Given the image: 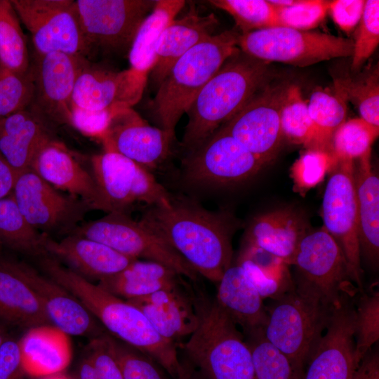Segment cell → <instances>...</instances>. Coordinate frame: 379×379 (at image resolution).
<instances>
[{
  "label": "cell",
  "mask_w": 379,
  "mask_h": 379,
  "mask_svg": "<svg viewBox=\"0 0 379 379\" xmlns=\"http://www.w3.org/2000/svg\"><path fill=\"white\" fill-rule=\"evenodd\" d=\"M40 265L114 336L152 357L173 379L178 378L182 365L177 345L162 338L138 307L65 267L53 257L43 256Z\"/></svg>",
  "instance_id": "obj_2"
},
{
  "label": "cell",
  "mask_w": 379,
  "mask_h": 379,
  "mask_svg": "<svg viewBox=\"0 0 379 379\" xmlns=\"http://www.w3.org/2000/svg\"><path fill=\"white\" fill-rule=\"evenodd\" d=\"M352 379H379V352L371 348L360 361Z\"/></svg>",
  "instance_id": "obj_53"
},
{
  "label": "cell",
  "mask_w": 379,
  "mask_h": 379,
  "mask_svg": "<svg viewBox=\"0 0 379 379\" xmlns=\"http://www.w3.org/2000/svg\"><path fill=\"white\" fill-rule=\"evenodd\" d=\"M237 46L253 58L298 67L352 56L353 52V40L350 39L286 27L241 34Z\"/></svg>",
  "instance_id": "obj_7"
},
{
  "label": "cell",
  "mask_w": 379,
  "mask_h": 379,
  "mask_svg": "<svg viewBox=\"0 0 379 379\" xmlns=\"http://www.w3.org/2000/svg\"><path fill=\"white\" fill-rule=\"evenodd\" d=\"M355 295L346 294L332 313L326 332L311 352L303 379H352L355 358Z\"/></svg>",
  "instance_id": "obj_18"
},
{
  "label": "cell",
  "mask_w": 379,
  "mask_h": 379,
  "mask_svg": "<svg viewBox=\"0 0 379 379\" xmlns=\"http://www.w3.org/2000/svg\"><path fill=\"white\" fill-rule=\"evenodd\" d=\"M215 301L248 336L263 333L267 321V308L242 267L232 263L219 281Z\"/></svg>",
  "instance_id": "obj_27"
},
{
  "label": "cell",
  "mask_w": 379,
  "mask_h": 379,
  "mask_svg": "<svg viewBox=\"0 0 379 379\" xmlns=\"http://www.w3.org/2000/svg\"><path fill=\"white\" fill-rule=\"evenodd\" d=\"M267 63L239 51L223 64L185 112L188 121L181 145L187 153L233 118L266 84Z\"/></svg>",
  "instance_id": "obj_3"
},
{
  "label": "cell",
  "mask_w": 379,
  "mask_h": 379,
  "mask_svg": "<svg viewBox=\"0 0 379 379\" xmlns=\"http://www.w3.org/2000/svg\"><path fill=\"white\" fill-rule=\"evenodd\" d=\"M182 369L178 379H206L188 362H182Z\"/></svg>",
  "instance_id": "obj_56"
},
{
  "label": "cell",
  "mask_w": 379,
  "mask_h": 379,
  "mask_svg": "<svg viewBox=\"0 0 379 379\" xmlns=\"http://www.w3.org/2000/svg\"><path fill=\"white\" fill-rule=\"evenodd\" d=\"M335 161L332 154L328 151L309 149L292 166L294 188L302 194L316 186L324 179L326 173L331 169Z\"/></svg>",
  "instance_id": "obj_46"
},
{
  "label": "cell",
  "mask_w": 379,
  "mask_h": 379,
  "mask_svg": "<svg viewBox=\"0 0 379 379\" xmlns=\"http://www.w3.org/2000/svg\"><path fill=\"white\" fill-rule=\"evenodd\" d=\"M1 245H2V244H1V241H0V249H1Z\"/></svg>",
  "instance_id": "obj_59"
},
{
  "label": "cell",
  "mask_w": 379,
  "mask_h": 379,
  "mask_svg": "<svg viewBox=\"0 0 379 379\" xmlns=\"http://www.w3.org/2000/svg\"><path fill=\"white\" fill-rule=\"evenodd\" d=\"M34 86L29 71L21 74L0 64V119L27 109L34 96Z\"/></svg>",
  "instance_id": "obj_44"
},
{
  "label": "cell",
  "mask_w": 379,
  "mask_h": 379,
  "mask_svg": "<svg viewBox=\"0 0 379 379\" xmlns=\"http://www.w3.org/2000/svg\"><path fill=\"white\" fill-rule=\"evenodd\" d=\"M185 4L183 0H157L141 22L129 49L131 68L147 74L155 64V49L166 27Z\"/></svg>",
  "instance_id": "obj_34"
},
{
  "label": "cell",
  "mask_w": 379,
  "mask_h": 379,
  "mask_svg": "<svg viewBox=\"0 0 379 379\" xmlns=\"http://www.w3.org/2000/svg\"><path fill=\"white\" fill-rule=\"evenodd\" d=\"M77 377V379H96L93 361L87 352L79 366Z\"/></svg>",
  "instance_id": "obj_55"
},
{
  "label": "cell",
  "mask_w": 379,
  "mask_h": 379,
  "mask_svg": "<svg viewBox=\"0 0 379 379\" xmlns=\"http://www.w3.org/2000/svg\"><path fill=\"white\" fill-rule=\"evenodd\" d=\"M329 1L297 0L288 6H274L280 27L310 30L318 26L328 11Z\"/></svg>",
  "instance_id": "obj_48"
},
{
  "label": "cell",
  "mask_w": 379,
  "mask_h": 379,
  "mask_svg": "<svg viewBox=\"0 0 379 379\" xmlns=\"http://www.w3.org/2000/svg\"><path fill=\"white\" fill-rule=\"evenodd\" d=\"M18 266L53 326L67 335L93 339L104 334L96 319L69 291L24 262L18 261Z\"/></svg>",
  "instance_id": "obj_21"
},
{
  "label": "cell",
  "mask_w": 379,
  "mask_h": 379,
  "mask_svg": "<svg viewBox=\"0 0 379 379\" xmlns=\"http://www.w3.org/2000/svg\"><path fill=\"white\" fill-rule=\"evenodd\" d=\"M235 262L262 299H278L294 288L288 265L261 249L242 245Z\"/></svg>",
  "instance_id": "obj_33"
},
{
  "label": "cell",
  "mask_w": 379,
  "mask_h": 379,
  "mask_svg": "<svg viewBox=\"0 0 379 379\" xmlns=\"http://www.w3.org/2000/svg\"><path fill=\"white\" fill-rule=\"evenodd\" d=\"M147 75L131 67L120 72L92 67L87 62L77 77L72 105L90 110L132 108L142 97Z\"/></svg>",
  "instance_id": "obj_19"
},
{
  "label": "cell",
  "mask_w": 379,
  "mask_h": 379,
  "mask_svg": "<svg viewBox=\"0 0 379 379\" xmlns=\"http://www.w3.org/2000/svg\"><path fill=\"white\" fill-rule=\"evenodd\" d=\"M44 234L34 229L23 216L12 194L0 199V241L30 255L44 256Z\"/></svg>",
  "instance_id": "obj_36"
},
{
  "label": "cell",
  "mask_w": 379,
  "mask_h": 379,
  "mask_svg": "<svg viewBox=\"0 0 379 379\" xmlns=\"http://www.w3.org/2000/svg\"><path fill=\"white\" fill-rule=\"evenodd\" d=\"M17 175L0 157V199L12 194Z\"/></svg>",
  "instance_id": "obj_54"
},
{
  "label": "cell",
  "mask_w": 379,
  "mask_h": 379,
  "mask_svg": "<svg viewBox=\"0 0 379 379\" xmlns=\"http://www.w3.org/2000/svg\"><path fill=\"white\" fill-rule=\"evenodd\" d=\"M120 111L90 110L72 105L69 124L86 136L101 140L113 117Z\"/></svg>",
  "instance_id": "obj_49"
},
{
  "label": "cell",
  "mask_w": 379,
  "mask_h": 379,
  "mask_svg": "<svg viewBox=\"0 0 379 379\" xmlns=\"http://www.w3.org/2000/svg\"><path fill=\"white\" fill-rule=\"evenodd\" d=\"M110 343L124 379H166L157 361L147 354L112 337Z\"/></svg>",
  "instance_id": "obj_47"
},
{
  "label": "cell",
  "mask_w": 379,
  "mask_h": 379,
  "mask_svg": "<svg viewBox=\"0 0 379 379\" xmlns=\"http://www.w3.org/2000/svg\"><path fill=\"white\" fill-rule=\"evenodd\" d=\"M0 64L21 74L30 67L25 36L10 0H0Z\"/></svg>",
  "instance_id": "obj_37"
},
{
  "label": "cell",
  "mask_w": 379,
  "mask_h": 379,
  "mask_svg": "<svg viewBox=\"0 0 379 379\" xmlns=\"http://www.w3.org/2000/svg\"><path fill=\"white\" fill-rule=\"evenodd\" d=\"M71 234L102 243L133 259L161 263L192 281L197 279V272L175 249L127 213H107L75 227Z\"/></svg>",
  "instance_id": "obj_8"
},
{
  "label": "cell",
  "mask_w": 379,
  "mask_h": 379,
  "mask_svg": "<svg viewBox=\"0 0 379 379\" xmlns=\"http://www.w3.org/2000/svg\"><path fill=\"white\" fill-rule=\"evenodd\" d=\"M199 324L180 345L206 379H256L251 353L235 323L217 303L198 300Z\"/></svg>",
  "instance_id": "obj_5"
},
{
  "label": "cell",
  "mask_w": 379,
  "mask_h": 379,
  "mask_svg": "<svg viewBox=\"0 0 379 379\" xmlns=\"http://www.w3.org/2000/svg\"><path fill=\"white\" fill-rule=\"evenodd\" d=\"M92 175L104 211L126 213L135 203L169 206L172 197L147 168L109 150L92 157Z\"/></svg>",
  "instance_id": "obj_9"
},
{
  "label": "cell",
  "mask_w": 379,
  "mask_h": 379,
  "mask_svg": "<svg viewBox=\"0 0 379 379\" xmlns=\"http://www.w3.org/2000/svg\"><path fill=\"white\" fill-rule=\"evenodd\" d=\"M51 138L49 125L27 108L0 119V157L17 175L30 168L39 149Z\"/></svg>",
  "instance_id": "obj_26"
},
{
  "label": "cell",
  "mask_w": 379,
  "mask_h": 379,
  "mask_svg": "<svg viewBox=\"0 0 379 379\" xmlns=\"http://www.w3.org/2000/svg\"><path fill=\"white\" fill-rule=\"evenodd\" d=\"M11 194L29 225L46 234L71 232L91 210L82 200L61 194L30 168L18 175Z\"/></svg>",
  "instance_id": "obj_16"
},
{
  "label": "cell",
  "mask_w": 379,
  "mask_h": 379,
  "mask_svg": "<svg viewBox=\"0 0 379 379\" xmlns=\"http://www.w3.org/2000/svg\"><path fill=\"white\" fill-rule=\"evenodd\" d=\"M231 135L218 129L183 159L185 178L199 185H225L246 180L264 166Z\"/></svg>",
  "instance_id": "obj_15"
},
{
  "label": "cell",
  "mask_w": 379,
  "mask_h": 379,
  "mask_svg": "<svg viewBox=\"0 0 379 379\" xmlns=\"http://www.w3.org/2000/svg\"><path fill=\"white\" fill-rule=\"evenodd\" d=\"M156 1L77 0L75 4L89 52L130 48L135 34Z\"/></svg>",
  "instance_id": "obj_13"
},
{
  "label": "cell",
  "mask_w": 379,
  "mask_h": 379,
  "mask_svg": "<svg viewBox=\"0 0 379 379\" xmlns=\"http://www.w3.org/2000/svg\"><path fill=\"white\" fill-rule=\"evenodd\" d=\"M40 379H69L65 375L60 373L50 375L44 377L40 378Z\"/></svg>",
  "instance_id": "obj_57"
},
{
  "label": "cell",
  "mask_w": 379,
  "mask_h": 379,
  "mask_svg": "<svg viewBox=\"0 0 379 379\" xmlns=\"http://www.w3.org/2000/svg\"><path fill=\"white\" fill-rule=\"evenodd\" d=\"M364 0L329 1L328 11L336 25L346 33L359 24L364 8Z\"/></svg>",
  "instance_id": "obj_52"
},
{
  "label": "cell",
  "mask_w": 379,
  "mask_h": 379,
  "mask_svg": "<svg viewBox=\"0 0 379 379\" xmlns=\"http://www.w3.org/2000/svg\"><path fill=\"white\" fill-rule=\"evenodd\" d=\"M83 56L63 53L36 55L29 67L34 91L27 107L49 124H69L77 77L87 63Z\"/></svg>",
  "instance_id": "obj_17"
},
{
  "label": "cell",
  "mask_w": 379,
  "mask_h": 379,
  "mask_svg": "<svg viewBox=\"0 0 379 379\" xmlns=\"http://www.w3.org/2000/svg\"><path fill=\"white\" fill-rule=\"evenodd\" d=\"M18 342L27 375L41 378L60 373L70 363L67 335L53 325L29 328Z\"/></svg>",
  "instance_id": "obj_31"
},
{
  "label": "cell",
  "mask_w": 379,
  "mask_h": 379,
  "mask_svg": "<svg viewBox=\"0 0 379 379\" xmlns=\"http://www.w3.org/2000/svg\"><path fill=\"white\" fill-rule=\"evenodd\" d=\"M256 379H303L288 358L271 344L263 333L248 336Z\"/></svg>",
  "instance_id": "obj_41"
},
{
  "label": "cell",
  "mask_w": 379,
  "mask_h": 379,
  "mask_svg": "<svg viewBox=\"0 0 379 379\" xmlns=\"http://www.w3.org/2000/svg\"><path fill=\"white\" fill-rule=\"evenodd\" d=\"M280 123L283 136L293 143L314 149L315 133L307 102L297 85L290 84L286 88L280 111Z\"/></svg>",
  "instance_id": "obj_38"
},
{
  "label": "cell",
  "mask_w": 379,
  "mask_h": 379,
  "mask_svg": "<svg viewBox=\"0 0 379 379\" xmlns=\"http://www.w3.org/2000/svg\"><path fill=\"white\" fill-rule=\"evenodd\" d=\"M359 26L353 41L351 69L359 70L379 44V1H365Z\"/></svg>",
  "instance_id": "obj_45"
},
{
  "label": "cell",
  "mask_w": 379,
  "mask_h": 379,
  "mask_svg": "<svg viewBox=\"0 0 379 379\" xmlns=\"http://www.w3.org/2000/svg\"><path fill=\"white\" fill-rule=\"evenodd\" d=\"M310 230L302 212L291 207L279 208L255 217L242 245L261 249L290 265L300 240Z\"/></svg>",
  "instance_id": "obj_24"
},
{
  "label": "cell",
  "mask_w": 379,
  "mask_h": 379,
  "mask_svg": "<svg viewBox=\"0 0 379 379\" xmlns=\"http://www.w3.org/2000/svg\"><path fill=\"white\" fill-rule=\"evenodd\" d=\"M379 74L378 67L357 79L341 78L334 81V89L351 101L361 118L379 126Z\"/></svg>",
  "instance_id": "obj_40"
},
{
  "label": "cell",
  "mask_w": 379,
  "mask_h": 379,
  "mask_svg": "<svg viewBox=\"0 0 379 379\" xmlns=\"http://www.w3.org/2000/svg\"><path fill=\"white\" fill-rule=\"evenodd\" d=\"M43 247L46 255L65 262L70 270L89 281H99L114 275L136 260L102 243L74 234L58 241L44 234Z\"/></svg>",
  "instance_id": "obj_23"
},
{
  "label": "cell",
  "mask_w": 379,
  "mask_h": 379,
  "mask_svg": "<svg viewBox=\"0 0 379 379\" xmlns=\"http://www.w3.org/2000/svg\"><path fill=\"white\" fill-rule=\"evenodd\" d=\"M30 169L56 190L82 200L91 210L104 211L92 173L79 164L63 143L53 138L45 142L37 151Z\"/></svg>",
  "instance_id": "obj_22"
},
{
  "label": "cell",
  "mask_w": 379,
  "mask_h": 379,
  "mask_svg": "<svg viewBox=\"0 0 379 379\" xmlns=\"http://www.w3.org/2000/svg\"><path fill=\"white\" fill-rule=\"evenodd\" d=\"M7 337L6 331L0 326V346Z\"/></svg>",
  "instance_id": "obj_58"
},
{
  "label": "cell",
  "mask_w": 379,
  "mask_h": 379,
  "mask_svg": "<svg viewBox=\"0 0 379 379\" xmlns=\"http://www.w3.org/2000/svg\"><path fill=\"white\" fill-rule=\"evenodd\" d=\"M96 374V379H124L112 349L110 336L103 334L94 338L87 347Z\"/></svg>",
  "instance_id": "obj_50"
},
{
  "label": "cell",
  "mask_w": 379,
  "mask_h": 379,
  "mask_svg": "<svg viewBox=\"0 0 379 379\" xmlns=\"http://www.w3.org/2000/svg\"><path fill=\"white\" fill-rule=\"evenodd\" d=\"M173 138L128 108L113 117L100 141L104 150L117 152L149 170L167 158Z\"/></svg>",
  "instance_id": "obj_20"
},
{
  "label": "cell",
  "mask_w": 379,
  "mask_h": 379,
  "mask_svg": "<svg viewBox=\"0 0 379 379\" xmlns=\"http://www.w3.org/2000/svg\"><path fill=\"white\" fill-rule=\"evenodd\" d=\"M354 161L337 160L331 168L322 201L323 228L340 246L351 279L362 291L361 253L358 239Z\"/></svg>",
  "instance_id": "obj_12"
},
{
  "label": "cell",
  "mask_w": 379,
  "mask_h": 379,
  "mask_svg": "<svg viewBox=\"0 0 379 379\" xmlns=\"http://www.w3.org/2000/svg\"><path fill=\"white\" fill-rule=\"evenodd\" d=\"M287 86L266 84L241 110L218 128L265 164L274 158L283 138L280 111Z\"/></svg>",
  "instance_id": "obj_14"
},
{
  "label": "cell",
  "mask_w": 379,
  "mask_h": 379,
  "mask_svg": "<svg viewBox=\"0 0 379 379\" xmlns=\"http://www.w3.org/2000/svg\"><path fill=\"white\" fill-rule=\"evenodd\" d=\"M208 2L232 15L242 34L280 27L276 9L269 1L212 0Z\"/></svg>",
  "instance_id": "obj_43"
},
{
  "label": "cell",
  "mask_w": 379,
  "mask_h": 379,
  "mask_svg": "<svg viewBox=\"0 0 379 379\" xmlns=\"http://www.w3.org/2000/svg\"><path fill=\"white\" fill-rule=\"evenodd\" d=\"M266 308L265 338L288 358L303 377L308 357L335 307L311 288L294 281L292 290L273 300Z\"/></svg>",
  "instance_id": "obj_6"
},
{
  "label": "cell",
  "mask_w": 379,
  "mask_h": 379,
  "mask_svg": "<svg viewBox=\"0 0 379 379\" xmlns=\"http://www.w3.org/2000/svg\"><path fill=\"white\" fill-rule=\"evenodd\" d=\"M371 151L357 159L354 182L360 253L374 268L379 259V178L371 163Z\"/></svg>",
  "instance_id": "obj_29"
},
{
  "label": "cell",
  "mask_w": 379,
  "mask_h": 379,
  "mask_svg": "<svg viewBox=\"0 0 379 379\" xmlns=\"http://www.w3.org/2000/svg\"><path fill=\"white\" fill-rule=\"evenodd\" d=\"M347 100L340 93L317 88L307 102L310 117L315 133L314 149L331 152L335 131L345 121Z\"/></svg>",
  "instance_id": "obj_35"
},
{
  "label": "cell",
  "mask_w": 379,
  "mask_h": 379,
  "mask_svg": "<svg viewBox=\"0 0 379 379\" xmlns=\"http://www.w3.org/2000/svg\"><path fill=\"white\" fill-rule=\"evenodd\" d=\"M378 134L379 126L361 118L345 121L333 134L331 153L336 161H354L371 151Z\"/></svg>",
  "instance_id": "obj_39"
},
{
  "label": "cell",
  "mask_w": 379,
  "mask_h": 379,
  "mask_svg": "<svg viewBox=\"0 0 379 379\" xmlns=\"http://www.w3.org/2000/svg\"><path fill=\"white\" fill-rule=\"evenodd\" d=\"M217 25L213 14L201 15L194 8L183 17L174 19L164 29L155 49L152 81L159 86L168 72L183 55L213 35Z\"/></svg>",
  "instance_id": "obj_28"
},
{
  "label": "cell",
  "mask_w": 379,
  "mask_h": 379,
  "mask_svg": "<svg viewBox=\"0 0 379 379\" xmlns=\"http://www.w3.org/2000/svg\"><path fill=\"white\" fill-rule=\"evenodd\" d=\"M355 358L360 363L366 352L379 339L378 290L358 291L354 298Z\"/></svg>",
  "instance_id": "obj_42"
},
{
  "label": "cell",
  "mask_w": 379,
  "mask_h": 379,
  "mask_svg": "<svg viewBox=\"0 0 379 379\" xmlns=\"http://www.w3.org/2000/svg\"><path fill=\"white\" fill-rule=\"evenodd\" d=\"M126 300L145 314L162 338L175 344L188 338L198 326V300L185 293L180 284Z\"/></svg>",
  "instance_id": "obj_25"
},
{
  "label": "cell",
  "mask_w": 379,
  "mask_h": 379,
  "mask_svg": "<svg viewBox=\"0 0 379 379\" xmlns=\"http://www.w3.org/2000/svg\"><path fill=\"white\" fill-rule=\"evenodd\" d=\"M0 317L29 328L52 325L15 260L0 259Z\"/></svg>",
  "instance_id": "obj_30"
},
{
  "label": "cell",
  "mask_w": 379,
  "mask_h": 379,
  "mask_svg": "<svg viewBox=\"0 0 379 379\" xmlns=\"http://www.w3.org/2000/svg\"><path fill=\"white\" fill-rule=\"evenodd\" d=\"M29 32L36 55L90 53L74 0H10Z\"/></svg>",
  "instance_id": "obj_11"
},
{
  "label": "cell",
  "mask_w": 379,
  "mask_h": 379,
  "mask_svg": "<svg viewBox=\"0 0 379 379\" xmlns=\"http://www.w3.org/2000/svg\"><path fill=\"white\" fill-rule=\"evenodd\" d=\"M239 36L227 30L198 44L174 63L158 86L153 109L161 128L172 137L197 94L223 64L240 51Z\"/></svg>",
  "instance_id": "obj_4"
},
{
  "label": "cell",
  "mask_w": 379,
  "mask_h": 379,
  "mask_svg": "<svg viewBox=\"0 0 379 379\" xmlns=\"http://www.w3.org/2000/svg\"><path fill=\"white\" fill-rule=\"evenodd\" d=\"M139 222L211 281L219 282L232 263L231 239L235 227L224 212L172 197L169 206H149Z\"/></svg>",
  "instance_id": "obj_1"
},
{
  "label": "cell",
  "mask_w": 379,
  "mask_h": 379,
  "mask_svg": "<svg viewBox=\"0 0 379 379\" xmlns=\"http://www.w3.org/2000/svg\"><path fill=\"white\" fill-rule=\"evenodd\" d=\"M19 342L8 336L0 346V379H25Z\"/></svg>",
  "instance_id": "obj_51"
},
{
  "label": "cell",
  "mask_w": 379,
  "mask_h": 379,
  "mask_svg": "<svg viewBox=\"0 0 379 379\" xmlns=\"http://www.w3.org/2000/svg\"><path fill=\"white\" fill-rule=\"evenodd\" d=\"M180 275L161 263L135 260L120 272L99 281L107 291L126 300L150 295L180 284Z\"/></svg>",
  "instance_id": "obj_32"
},
{
  "label": "cell",
  "mask_w": 379,
  "mask_h": 379,
  "mask_svg": "<svg viewBox=\"0 0 379 379\" xmlns=\"http://www.w3.org/2000/svg\"><path fill=\"white\" fill-rule=\"evenodd\" d=\"M292 265L298 271L293 281L311 288L335 307L345 294L359 291L340 246L323 227L310 230L302 238Z\"/></svg>",
  "instance_id": "obj_10"
}]
</instances>
